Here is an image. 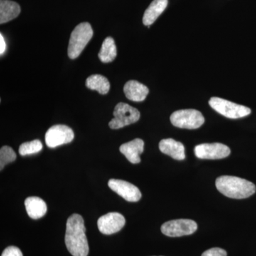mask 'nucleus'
<instances>
[{
  "label": "nucleus",
  "instance_id": "obj_12",
  "mask_svg": "<svg viewBox=\"0 0 256 256\" xmlns=\"http://www.w3.org/2000/svg\"><path fill=\"white\" fill-rule=\"evenodd\" d=\"M144 141L140 138H136L130 142L122 144L120 148V151L124 154L128 161L132 164L140 162V154L144 151Z\"/></svg>",
  "mask_w": 256,
  "mask_h": 256
},
{
  "label": "nucleus",
  "instance_id": "obj_7",
  "mask_svg": "<svg viewBox=\"0 0 256 256\" xmlns=\"http://www.w3.org/2000/svg\"><path fill=\"white\" fill-rule=\"evenodd\" d=\"M198 228L194 220H178L165 222L161 227V232L164 235L170 237H180L192 235Z\"/></svg>",
  "mask_w": 256,
  "mask_h": 256
},
{
  "label": "nucleus",
  "instance_id": "obj_2",
  "mask_svg": "<svg viewBox=\"0 0 256 256\" xmlns=\"http://www.w3.org/2000/svg\"><path fill=\"white\" fill-rule=\"evenodd\" d=\"M216 186L224 196L236 200L248 198L256 191L254 183L238 176H220L216 180Z\"/></svg>",
  "mask_w": 256,
  "mask_h": 256
},
{
  "label": "nucleus",
  "instance_id": "obj_9",
  "mask_svg": "<svg viewBox=\"0 0 256 256\" xmlns=\"http://www.w3.org/2000/svg\"><path fill=\"white\" fill-rule=\"evenodd\" d=\"M194 153L200 159L220 160L227 158L230 154V150L222 143H204L195 146Z\"/></svg>",
  "mask_w": 256,
  "mask_h": 256
},
{
  "label": "nucleus",
  "instance_id": "obj_5",
  "mask_svg": "<svg viewBox=\"0 0 256 256\" xmlns=\"http://www.w3.org/2000/svg\"><path fill=\"white\" fill-rule=\"evenodd\" d=\"M114 116L109 122V127L117 130L138 122L140 118V112L127 104L119 102L114 108Z\"/></svg>",
  "mask_w": 256,
  "mask_h": 256
},
{
  "label": "nucleus",
  "instance_id": "obj_3",
  "mask_svg": "<svg viewBox=\"0 0 256 256\" xmlns=\"http://www.w3.org/2000/svg\"><path fill=\"white\" fill-rule=\"evenodd\" d=\"M94 36V31L90 24L82 22L76 26L70 34L68 47L69 58L75 60L82 53L88 43Z\"/></svg>",
  "mask_w": 256,
  "mask_h": 256
},
{
  "label": "nucleus",
  "instance_id": "obj_15",
  "mask_svg": "<svg viewBox=\"0 0 256 256\" xmlns=\"http://www.w3.org/2000/svg\"><path fill=\"white\" fill-rule=\"evenodd\" d=\"M24 204L28 216L33 220H38L46 214L47 212L46 203L40 197H28L25 200Z\"/></svg>",
  "mask_w": 256,
  "mask_h": 256
},
{
  "label": "nucleus",
  "instance_id": "obj_16",
  "mask_svg": "<svg viewBox=\"0 0 256 256\" xmlns=\"http://www.w3.org/2000/svg\"><path fill=\"white\" fill-rule=\"evenodd\" d=\"M168 5V0H154L144 12L142 22L146 26H150L156 21Z\"/></svg>",
  "mask_w": 256,
  "mask_h": 256
},
{
  "label": "nucleus",
  "instance_id": "obj_1",
  "mask_svg": "<svg viewBox=\"0 0 256 256\" xmlns=\"http://www.w3.org/2000/svg\"><path fill=\"white\" fill-rule=\"evenodd\" d=\"M65 244L68 252L73 256L88 255V242L82 216L74 214L69 216L66 223Z\"/></svg>",
  "mask_w": 256,
  "mask_h": 256
},
{
  "label": "nucleus",
  "instance_id": "obj_22",
  "mask_svg": "<svg viewBox=\"0 0 256 256\" xmlns=\"http://www.w3.org/2000/svg\"><path fill=\"white\" fill-rule=\"evenodd\" d=\"M202 256H227V252L220 248H213L204 252Z\"/></svg>",
  "mask_w": 256,
  "mask_h": 256
},
{
  "label": "nucleus",
  "instance_id": "obj_18",
  "mask_svg": "<svg viewBox=\"0 0 256 256\" xmlns=\"http://www.w3.org/2000/svg\"><path fill=\"white\" fill-rule=\"evenodd\" d=\"M86 86L90 90H96L99 94L105 95L110 90V84L104 76L95 74L87 78Z\"/></svg>",
  "mask_w": 256,
  "mask_h": 256
},
{
  "label": "nucleus",
  "instance_id": "obj_13",
  "mask_svg": "<svg viewBox=\"0 0 256 256\" xmlns=\"http://www.w3.org/2000/svg\"><path fill=\"white\" fill-rule=\"evenodd\" d=\"M159 148L162 152L171 156L173 159L183 160L186 158L185 148L182 143L178 142L172 138L160 141Z\"/></svg>",
  "mask_w": 256,
  "mask_h": 256
},
{
  "label": "nucleus",
  "instance_id": "obj_17",
  "mask_svg": "<svg viewBox=\"0 0 256 256\" xmlns=\"http://www.w3.org/2000/svg\"><path fill=\"white\" fill-rule=\"evenodd\" d=\"M21 12L20 5L10 0H0V24L8 22L18 18Z\"/></svg>",
  "mask_w": 256,
  "mask_h": 256
},
{
  "label": "nucleus",
  "instance_id": "obj_24",
  "mask_svg": "<svg viewBox=\"0 0 256 256\" xmlns=\"http://www.w3.org/2000/svg\"><path fill=\"white\" fill-rule=\"evenodd\" d=\"M6 50V43L2 34H0V54L2 55Z\"/></svg>",
  "mask_w": 256,
  "mask_h": 256
},
{
  "label": "nucleus",
  "instance_id": "obj_19",
  "mask_svg": "<svg viewBox=\"0 0 256 256\" xmlns=\"http://www.w3.org/2000/svg\"><path fill=\"white\" fill-rule=\"evenodd\" d=\"M117 56V47L112 37H107L104 40L98 54V57L102 63L112 62Z\"/></svg>",
  "mask_w": 256,
  "mask_h": 256
},
{
  "label": "nucleus",
  "instance_id": "obj_8",
  "mask_svg": "<svg viewBox=\"0 0 256 256\" xmlns=\"http://www.w3.org/2000/svg\"><path fill=\"white\" fill-rule=\"evenodd\" d=\"M74 138V133L72 128L64 124L52 126L45 134L46 146L50 148L68 144L73 140Z\"/></svg>",
  "mask_w": 256,
  "mask_h": 256
},
{
  "label": "nucleus",
  "instance_id": "obj_23",
  "mask_svg": "<svg viewBox=\"0 0 256 256\" xmlns=\"http://www.w3.org/2000/svg\"><path fill=\"white\" fill-rule=\"evenodd\" d=\"M1 256H23V254L18 248L9 246L4 249Z\"/></svg>",
  "mask_w": 256,
  "mask_h": 256
},
{
  "label": "nucleus",
  "instance_id": "obj_10",
  "mask_svg": "<svg viewBox=\"0 0 256 256\" xmlns=\"http://www.w3.org/2000/svg\"><path fill=\"white\" fill-rule=\"evenodd\" d=\"M124 224L126 218L118 212H110L102 216L98 220L99 230L105 235L117 233L124 228Z\"/></svg>",
  "mask_w": 256,
  "mask_h": 256
},
{
  "label": "nucleus",
  "instance_id": "obj_14",
  "mask_svg": "<svg viewBox=\"0 0 256 256\" xmlns=\"http://www.w3.org/2000/svg\"><path fill=\"white\" fill-rule=\"evenodd\" d=\"M124 94L129 100L142 102L149 94V89L137 80H129L124 86Z\"/></svg>",
  "mask_w": 256,
  "mask_h": 256
},
{
  "label": "nucleus",
  "instance_id": "obj_21",
  "mask_svg": "<svg viewBox=\"0 0 256 256\" xmlns=\"http://www.w3.org/2000/svg\"><path fill=\"white\" fill-rule=\"evenodd\" d=\"M16 153L12 148L4 146L0 150V170L4 169L5 165L12 162L16 160Z\"/></svg>",
  "mask_w": 256,
  "mask_h": 256
},
{
  "label": "nucleus",
  "instance_id": "obj_11",
  "mask_svg": "<svg viewBox=\"0 0 256 256\" xmlns=\"http://www.w3.org/2000/svg\"><path fill=\"white\" fill-rule=\"evenodd\" d=\"M108 186L128 202H138L142 197V194L137 186L124 180L112 178L109 180Z\"/></svg>",
  "mask_w": 256,
  "mask_h": 256
},
{
  "label": "nucleus",
  "instance_id": "obj_4",
  "mask_svg": "<svg viewBox=\"0 0 256 256\" xmlns=\"http://www.w3.org/2000/svg\"><path fill=\"white\" fill-rule=\"evenodd\" d=\"M208 104L214 110L228 118H242L249 116L252 112V110L249 108L234 104L220 98H212L208 101Z\"/></svg>",
  "mask_w": 256,
  "mask_h": 256
},
{
  "label": "nucleus",
  "instance_id": "obj_6",
  "mask_svg": "<svg viewBox=\"0 0 256 256\" xmlns=\"http://www.w3.org/2000/svg\"><path fill=\"white\" fill-rule=\"evenodd\" d=\"M172 124L175 127L194 130L204 124V118L201 112L194 109L175 111L170 116Z\"/></svg>",
  "mask_w": 256,
  "mask_h": 256
},
{
  "label": "nucleus",
  "instance_id": "obj_20",
  "mask_svg": "<svg viewBox=\"0 0 256 256\" xmlns=\"http://www.w3.org/2000/svg\"><path fill=\"white\" fill-rule=\"evenodd\" d=\"M43 148L41 141L34 140L31 142L22 143L20 146L18 152L22 156H30L40 152Z\"/></svg>",
  "mask_w": 256,
  "mask_h": 256
}]
</instances>
